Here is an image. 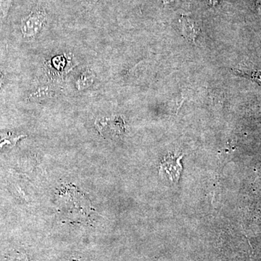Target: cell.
<instances>
[{
    "label": "cell",
    "instance_id": "2",
    "mask_svg": "<svg viewBox=\"0 0 261 261\" xmlns=\"http://www.w3.org/2000/svg\"><path fill=\"white\" fill-rule=\"evenodd\" d=\"M184 154H168L160 165V174L164 175L173 183H177L182 171L181 160Z\"/></svg>",
    "mask_w": 261,
    "mask_h": 261
},
{
    "label": "cell",
    "instance_id": "9",
    "mask_svg": "<svg viewBox=\"0 0 261 261\" xmlns=\"http://www.w3.org/2000/svg\"><path fill=\"white\" fill-rule=\"evenodd\" d=\"M2 84H3V75L0 73V87H1Z\"/></svg>",
    "mask_w": 261,
    "mask_h": 261
},
{
    "label": "cell",
    "instance_id": "1",
    "mask_svg": "<svg viewBox=\"0 0 261 261\" xmlns=\"http://www.w3.org/2000/svg\"><path fill=\"white\" fill-rule=\"evenodd\" d=\"M47 20V15L42 10H36L22 20L20 31L24 37H35L40 32Z\"/></svg>",
    "mask_w": 261,
    "mask_h": 261
},
{
    "label": "cell",
    "instance_id": "5",
    "mask_svg": "<svg viewBox=\"0 0 261 261\" xmlns=\"http://www.w3.org/2000/svg\"><path fill=\"white\" fill-rule=\"evenodd\" d=\"M25 137L24 135H14L10 132L0 133V150L12 148L16 145L18 141Z\"/></svg>",
    "mask_w": 261,
    "mask_h": 261
},
{
    "label": "cell",
    "instance_id": "7",
    "mask_svg": "<svg viewBox=\"0 0 261 261\" xmlns=\"http://www.w3.org/2000/svg\"><path fill=\"white\" fill-rule=\"evenodd\" d=\"M53 94H54V92H53L49 87L46 86V87H39L34 93L31 94L29 98L42 100V99H48V98L53 97Z\"/></svg>",
    "mask_w": 261,
    "mask_h": 261
},
{
    "label": "cell",
    "instance_id": "3",
    "mask_svg": "<svg viewBox=\"0 0 261 261\" xmlns=\"http://www.w3.org/2000/svg\"><path fill=\"white\" fill-rule=\"evenodd\" d=\"M95 126L100 133L111 132V135H121L126 126L125 122L120 117L102 118L96 121Z\"/></svg>",
    "mask_w": 261,
    "mask_h": 261
},
{
    "label": "cell",
    "instance_id": "10",
    "mask_svg": "<svg viewBox=\"0 0 261 261\" xmlns=\"http://www.w3.org/2000/svg\"><path fill=\"white\" fill-rule=\"evenodd\" d=\"M96 1H98V0H96Z\"/></svg>",
    "mask_w": 261,
    "mask_h": 261
},
{
    "label": "cell",
    "instance_id": "8",
    "mask_svg": "<svg viewBox=\"0 0 261 261\" xmlns=\"http://www.w3.org/2000/svg\"><path fill=\"white\" fill-rule=\"evenodd\" d=\"M13 0H0V10L3 12V15L6 16L11 7Z\"/></svg>",
    "mask_w": 261,
    "mask_h": 261
},
{
    "label": "cell",
    "instance_id": "6",
    "mask_svg": "<svg viewBox=\"0 0 261 261\" xmlns=\"http://www.w3.org/2000/svg\"><path fill=\"white\" fill-rule=\"evenodd\" d=\"M94 75L89 70L84 72L77 79L75 85L79 90H84L89 88L94 83Z\"/></svg>",
    "mask_w": 261,
    "mask_h": 261
},
{
    "label": "cell",
    "instance_id": "4",
    "mask_svg": "<svg viewBox=\"0 0 261 261\" xmlns=\"http://www.w3.org/2000/svg\"><path fill=\"white\" fill-rule=\"evenodd\" d=\"M180 23H181L182 34L185 37L191 42L195 41L199 34L198 25L195 20L187 15H182L180 19Z\"/></svg>",
    "mask_w": 261,
    "mask_h": 261
}]
</instances>
